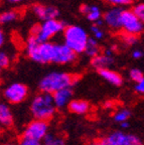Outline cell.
Listing matches in <instances>:
<instances>
[{
    "mask_svg": "<svg viewBox=\"0 0 144 145\" xmlns=\"http://www.w3.org/2000/svg\"><path fill=\"white\" fill-rule=\"evenodd\" d=\"M43 145H65V140L63 136L54 133H48L43 140Z\"/></svg>",
    "mask_w": 144,
    "mask_h": 145,
    "instance_id": "cell-19",
    "label": "cell"
},
{
    "mask_svg": "<svg viewBox=\"0 0 144 145\" xmlns=\"http://www.w3.org/2000/svg\"><path fill=\"white\" fill-rule=\"evenodd\" d=\"M121 28L126 33L137 35L143 31L144 24L133 10H123L121 15Z\"/></svg>",
    "mask_w": 144,
    "mask_h": 145,
    "instance_id": "cell-5",
    "label": "cell"
},
{
    "mask_svg": "<svg viewBox=\"0 0 144 145\" xmlns=\"http://www.w3.org/2000/svg\"><path fill=\"white\" fill-rule=\"evenodd\" d=\"M130 117V111L127 110V109H122V110H119L117 113L114 115V120L116 122H125L127 121V119Z\"/></svg>",
    "mask_w": 144,
    "mask_h": 145,
    "instance_id": "cell-21",
    "label": "cell"
},
{
    "mask_svg": "<svg viewBox=\"0 0 144 145\" xmlns=\"http://www.w3.org/2000/svg\"><path fill=\"white\" fill-rule=\"evenodd\" d=\"M10 2H12V3H17V2H21L22 0H9Z\"/></svg>",
    "mask_w": 144,
    "mask_h": 145,
    "instance_id": "cell-36",
    "label": "cell"
},
{
    "mask_svg": "<svg viewBox=\"0 0 144 145\" xmlns=\"http://www.w3.org/2000/svg\"><path fill=\"white\" fill-rule=\"evenodd\" d=\"M19 145H43V142L39 140H35V139L27 138V137H23L19 141Z\"/></svg>",
    "mask_w": 144,
    "mask_h": 145,
    "instance_id": "cell-26",
    "label": "cell"
},
{
    "mask_svg": "<svg viewBox=\"0 0 144 145\" xmlns=\"http://www.w3.org/2000/svg\"><path fill=\"white\" fill-rule=\"evenodd\" d=\"M56 109L52 95L47 93L36 95L30 105V111L35 120H50L56 113Z\"/></svg>",
    "mask_w": 144,
    "mask_h": 145,
    "instance_id": "cell-2",
    "label": "cell"
},
{
    "mask_svg": "<svg viewBox=\"0 0 144 145\" xmlns=\"http://www.w3.org/2000/svg\"><path fill=\"white\" fill-rule=\"evenodd\" d=\"M104 54H105V56H107V57H111V56H112V50H106L105 52H104Z\"/></svg>",
    "mask_w": 144,
    "mask_h": 145,
    "instance_id": "cell-33",
    "label": "cell"
},
{
    "mask_svg": "<svg viewBox=\"0 0 144 145\" xmlns=\"http://www.w3.org/2000/svg\"><path fill=\"white\" fill-rule=\"evenodd\" d=\"M93 145H111V144L108 142V140H107L106 138H103V139H100V140H97L96 142H94Z\"/></svg>",
    "mask_w": 144,
    "mask_h": 145,
    "instance_id": "cell-30",
    "label": "cell"
},
{
    "mask_svg": "<svg viewBox=\"0 0 144 145\" xmlns=\"http://www.w3.org/2000/svg\"><path fill=\"white\" fill-rule=\"evenodd\" d=\"M98 72L104 80H106L108 83L114 85V86H120L123 83L122 77L115 71L109 70V69H103V70H99Z\"/></svg>",
    "mask_w": 144,
    "mask_h": 145,
    "instance_id": "cell-13",
    "label": "cell"
},
{
    "mask_svg": "<svg viewBox=\"0 0 144 145\" xmlns=\"http://www.w3.org/2000/svg\"><path fill=\"white\" fill-rule=\"evenodd\" d=\"M65 44L77 54L84 52L88 43L89 36L84 28L77 25L67 26L63 30Z\"/></svg>",
    "mask_w": 144,
    "mask_h": 145,
    "instance_id": "cell-3",
    "label": "cell"
},
{
    "mask_svg": "<svg viewBox=\"0 0 144 145\" xmlns=\"http://www.w3.org/2000/svg\"><path fill=\"white\" fill-rule=\"evenodd\" d=\"M48 134V123L47 121L34 120L27 125L23 132V137L35 139V140H43L45 136Z\"/></svg>",
    "mask_w": 144,
    "mask_h": 145,
    "instance_id": "cell-7",
    "label": "cell"
},
{
    "mask_svg": "<svg viewBox=\"0 0 144 145\" xmlns=\"http://www.w3.org/2000/svg\"><path fill=\"white\" fill-rule=\"evenodd\" d=\"M91 30L93 31V33H94V36L96 39H101L102 37L104 36V32L102 31L101 29H100V27L97 26V25H92V27H91Z\"/></svg>",
    "mask_w": 144,
    "mask_h": 145,
    "instance_id": "cell-27",
    "label": "cell"
},
{
    "mask_svg": "<svg viewBox=\"0 0 144 145\" xmlns=\"http://www.w3.org/2000/svg\"><path fill=\"white\" fill-rule=\"evenodd\" d=\"M72 96L73 90L71 88H65L56 92L52 95L56 107V108H63L67 105H69L71 102V99H72Z\"/></svg>",
    "mask_w": 144,
    "mask_h": 145,
    "instance_id": "cell-12",
    "label": "cell"
},
{
    "mask_svg": "<svg viewBox=\"0 0 144 145\" xmlns=\"http://www.w3.org/2000/svg\"><path fill=\"white\" fill-rule=\"evenodd\" d=\"M121 8L115 7L104 14V22L106 23L111 29L118 30L121 28V15H122Z\"/></svg>",
    "mask_w": 144,
    "mask_h": 145,
    "instance_id": "cell-11",
    "label": "cell"
},
{
    "mask_svg": "<svg viewBox=\"0 0 144 145\" xmlns=\"http://www.w3.org/2000/svg\"><path fill=\"white\" fill-rule=\"evenodd\" d=\"M28 90L27 87L20 83H13L6 87L3 92L5 100L11 104H19L23 102L27 97Z\"/></svg>",
    "mask_w": 144,
    "mask_h": 145,
    "instance_id": "cell-6",
    "label": "cell"
},
{
    "mask_svg": "<svg viewBox=\"0 0 144 145\" xmlns=\"http://www.w3.org/2000/svg\"><path fill=\"white\" fill-rule=\"evenodd\" d=\"M10 63L9 56L4 52H0V69L7 68Z\"/></svg>",
    "mask_w": 144,
    "mask_h": 145,
    "instance_id": "cell-25",
    "label": "cell"
},
{
    "mask_svg": "<svg viewBox=\"0 0 144 145\" xmlns=\"http://www.w3.org/2000/svg\"><path fill=\"white\" fill-rule=\"evenodd\" d=\"M120 124H121V127H122V128H127V127L129 126V123L127 122V121H125V122L120 123Z\"/></svg>",
    "mask_w": 144,
    "mask_h": 145,
    "instance_id": "cell-35",
    "label": "cell"
},
{
    "mask_svg": "<svg viewBox=\"0 0 144 145\" xmlns=\"http://www.w3.org/2000/svg\"><path fill=\"white\" fill-rule=\"evenodd\" d=\"M127 1H129V2L131 3V2H132V1H133V0H127Z\"/></svg>",
    "mask_w": 144,
    "mask_h": 145,
    "instance_id": "cell-37",
    "label": "cell"
},
{
    "mask_svg": "<svg viewBox=\"0 0 144 145\" xmlns=\"http://www.w3.org/2000/svg\"><path fill=\"white\" fill-rule=\"evenodd\" d=\"M32 11L34 12L37 17H39L43 20H52L56 19V17L60 15V11L54 6H45L41 4L32 5Z\"/></svg>",
    "mask_w": 144,
    "mask_h": 145,
    "instance_id": "cell-10",
    "label": "cell"
},
{
    "mask_svg": "<svg viewBox=\"0 0 144 145\" xmlns=\"http://www.w3.org/2000/svg\"><path fill=\"white\" fill-rule=\"evenodd\" d=\"M103 23H104V20H101V19H99L98 21H96L95 22V25H97V26H101V25H103Z\"/></svg>",
    "mask_w": 144,
    "mask_h": 145,
    "instance_id": "cell-34",
    "label": "cell"
},
{
    "mask_svg": "<svg viewBox=\"0 0 144 145\" xmlns=\"http://www.w3.org/2000/svg\"><path fill=\"white\" fill-rule=\"evenodd\" d=\"M132 56H133V57H134V59H140V57H142V56H143V52H142L141 50H134V52H133Z\"/></svg>",
    "mask_w": 144,
    "mask_h": 145,
    "instance_id": "cell-31",
    "label": "cell"
},
{
    "mask_svg": "<svg viewBox=\"0 0 144 145\" xmlns=\"http://www.w3.org/2000/svg\"><path fill=\"white\" fill-rule=\"evenodd\" d=\"M121 39L122 41L125 42L128 45H132L137 41V35H133V34H129L126 33V32H123L121 34Z\"/></svg>",
    "mask_w": 144,
    "mask_h": 145,
    "instance_id": "cell-22",
    "label": "cell"
},
{
    "mask_svg": "<svg viewBox=\"0 0 144 145\" xmlns=\"http://www.w3.org/2000/svg\"><path fill=\"white\" fill-rule=\"evenodd\" d=\"M80 11L83 14H85L87 17H88L89 20L91 21H98L99 19H101L102 13L100 11L99 7L95 6V5H87L84 4L80 7Z\"/></svg>",
    "mask_w": 144,
    "mask_h": 145,
    "instance_id": "cell-16",
    "label": "cell"
},
{
    "mask_svg": "<svg viewBox=\"0 0 144 145\" xmlns=\"http://www.w3.org/2000/svg\"><path fill=\"white\" fill-rule=\"evenodd\" d=\"M0 96H1V91H0Z\"/></svg>",
    "mask_w": 144,
    "mask_h": 145,
    "instance_id": "cell-39",
    "label": "cell"
},
{
    "mask_svg": "<svg viewBox=\"0 0 144 145\" xmlns=\"http://www.w3.org/2000/svg\"><path fill=\"white\" fill-rule=\"evenodd\" d=\"M114 61L112 57H107L105 54H99L97 57H95L91 61V65L93 68L99 70H103V69H108L109 66H111Z\"/></svg>",
    "mask_w": 144,
    "mask_h": 145,
    "instance_id": "cell-17",
    "label": "cell"
},
{
    "mask_svg": "<svg viewBox=\"0 0 144 145\" xmlns=\"http://www.w3.org/2000/svg\"><path fill=\"white\" fill-rule=\"evenodd\" d=\"M107 3L111 5H114V6H121V5H127L129 4V1L127 0H105Z\"/></svg>",
    "mask_w": 144,
    "mask_h": 145,
    "instance_id": "cell-28",
    "label": "cell"
},
{
    "mask_svg": "<svg viewBox=\"0 0 144 145\" xmlns=\"http://www.w3.org/2000/svg\"><path fill=\"white\" fill-rule=\"evenodd\" d=\"M78 81V78L69 72H52L47 74L39 82V89L41 93L54 95L56 92L65 88H71Z\"/></svg>",
    "mask_w": 144,
    "mask_h": 145,
    "instance_id": "cell-1",
    "label": "cell"
},
{
    "mask_svg": "<svg viewBox=\"0 0 144 145\" xmlns=\"http://www.w3.org/2000/svg\"><path fill=\"white\" fill-rule=\"evenodd\" d=\"M135 91L139 94H144V79L138 82V83H136Z\"/></svg>",
    "mask_w": 144,
    "mask_h": 145,
    "instance_id": "cell-29",
    "label": "cell"
},
{
    "mask_svg": "<svg viewBox=\"0 0 144 145\" xmlns=\"http://www.w3.org/2000/svg\"><path fill=\"white\" fill-rule=\"evenodd\" d=\"M76 59L77 54L73 52L71 48H69L65 43L63 44L56 43L54 61L52 63H59V65H67V63H74Z\"/></svg>",
    "mask_w": 144,
    "mask_h": 145,
    "instance_id": "cell-9",
    "label": "cell"
},
{
    "mask_svg": "<svg viewBox=\"0 0 144 145\" xmlns=\"http://www.w3.org/2000/svg\"><path fill=\"white\" fill-rule=\"evenodd\" d=\"M4 145H13V144H4Z\"/></svg>",
    "mask_w": 144,
    "mask_h": 145,
    "instance_id": "cell-38",
    "label": "cell"
},
{
    "mask_svg": "<svg viewBox=\"0 0 144 145\" xmlns=\"http://www.w3.org/2000/svg\"><path fill=\"white\" fill-rule=\"evenodd\" d=\"M3 42H4V34H3V31L0 28V46H2Z\"/></svg>",
    "mask_w": 144,
    "mask_h": 145,
    "instance_id": "cell-32",
    "label": "cell"
},
{
    "mask_svg": "<svg viewBox=\"0 0 144 145\" xmlns=\"http://www.w3.org/2000/svg\"><path fill=\"white\" fill-rule=\"evenodd\" d=\"M129 75H130L131 80H133V81L136 82V83H138V82H140L141 80L144 79L142 72L140 70H138V69H132V70L130 71V74H129Z\"/></svg>",
    "mask_w": 144,
    "mask_h": 145,
    "instance_id": "cell-23",
    "label": "cell"
},
{
    "mask_svg": "<svg viewBox=\"0 0 144 145\" xmlns=\"http://www.w3.org/2000/svg\"><path fill=\"white\" fill-rule=\"evenodd\" d=\"M69 110L72 113L78 115H84L90 110V104L84 100H73L69 104Z\"/></svg>",
    "mask_w": 144,
    "mask_h": 145,
    "instance_id": "cell-15",
    "label": "cell"
},
{
    "mask_svg": "<svg viewBox=\"0 0 144 145\" xmlns=\"http://www.w3.org/2000/svg\"><path fill=\"white\" fill-rule=\"evenodd\" d=\"M133 12L137 15V17L142 21L144 24V3H140L137 4L134 8H133Z\"/></svg>",
    "mask_w": 144,
    "mask_h": 145,
    "instance_id": "cell-24",
    "label": "cell"
},
{
    "mask_svg": "<svg viewBox=\"0 0 144 145\" xmlns=\"http://www.w3.org/2000/svg\"><path fill=\"white\" fill-rule=\"evenodd\" d=\"M19 17V13L15 10H10V11L3 12L0 14V24H5V23L11 22L16 20Z\"/></svg>",
    "mask_w": 144,
    "mask_h": 145,
    "instance_id": "cell-20",
    "label": "cell"
},
{
    "mask_svg": "<svg viewBox=\"0 0 144 145\" xmlns=\"http://www.w3.org/2000/svg\"><path fill=\"white\" fill-rule=\"evenodd\" d=\"M100 45L97 42V40L93 37H89L88 39V43H87V46H86L85 52L88 54L89 57H95L100 54Z\"/></svg>",
    "mask_w": 144,
    "mask_h": 145,
    "instance_id": "cell-18",
    "label": "cell"
},
{
    "mask_svg": "<svg viewBox=\"0 0 144 145\" xmlns=\"http://www.w3.org/2000/svg\"><path fill=\"white\" fill-rule=\"evenodd\" d=\"M106 139L111 145H143L139 137L121 131L113 132Z\"/></svg>",
    "mask_w": 144,
    "mask_h": 145,
    "instance_id": "cell-8",
    "label": "cell"
},
{
    "mask_svg": "<svg viewBox=\"0 0 144 145\" xmlns=\"http://www.w3.org/2000/svg\"><path fill=\"white\" fill-rule=\"evenodd\" d=\"M0 71H1V69H0Z\"/></svg>",
    "mask_w": 144,
    "mask_h": 145,
    "instance_id": "cell-40",
    "label": "cell"
},
{
    "mask_svg": "<svg viewBox=\"0 0 144 145\" xmlns=\"http://www.w3.org/2000/svg\"><path fill=\"white\" fill-rule=\"evenodd\" d=\"M65 24L62 21L58 19H52V20H46L41 25L35 24L31 27L30 33L34 36L36 40L39 43L47 42V40L52 39V36L58 34L59 32L65 30Z\"/></svg>",
    "mask_w": 144,
    "mask_h": 145,
    "instance_id": "cell-4",
    "label": "cell"
},
{
    "mask_svg": "<svg viewBox=\"0 0 144 145\" xmlns=\"http://www.w3.org/2000/svg\"><path fill=\"white\" fill-rule=\"evenodd\" d=\"M13 123V115L11 109L5 103L0 102V125L4 127L11 126Z\"/></svg>",
    "mask_w": 144,
    "mask_h": 145,
    "instance_id": "cell-14",
    "label": "cell"
}]
</instances>
